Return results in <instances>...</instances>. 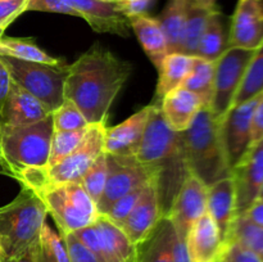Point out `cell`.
I'll use <instances>...</instances> for the list:
<instances>
[{
  "label": "cell",
  "instance_id": "obj_15",
  "mask_svg": "<svg viewBox=\"0 0 263 262\" xmlns=\"http://www.w3.org/2000/svg\"><path fill=\"white\" fill-rule=\"evenodd\" d=\"M162 217L163 215L157 188V176H154L146 184L138 204L123 220V222L120 223V226L131 243L138 246L144 239L148 238Z\"/></svg>",
  "mask_w": 263,
  "mask_h": 262
},
{
  "label": "cell",
  "instance_id": "obj_41",
  "mask_svg": "<svg viewBox=\"0 0 263 262\" xmlns=\"http://www.w3.org/2000/svg\"><path fill=\"white\" fill-rule=\"evenodd\" d=\"M118 8L126 17H133L138 14H145L154 0H115Z\"/></svg>",
  "mask_w": 263,
  "mask_h": 262
},
{
  "label": "cell",
  "instance_id": "obj_10",
  "mask_svg": "<svg viewBox=\"0 0 263 262\" xmlns=\"http://www.w3.org/2000/svg\"><path fill=\"white\" fill-rule=\"evenodd\" d=\"M108 174L104 192L98 202L99 213L104 215L110 205L140 185L146 184L152 177H158V172L154 167L145 166L136 162L133 157L107 156Z\"/></svg>",
  "mask_w": 263,
  "mask_h": 262
},
{
  "label": "cell",
  "instance_id": "obj_48",
  "mask_svg": "<svg viewBox=\"0 0 263 262\" xmlns=\"http://www.w3.org/2000/svg\"><path fill=\"white\" fill-rule=\"evenodd\" d=\"M192 4L202 5V7H216L217 0H189Z\"/></svg>",
  "mask_w": 263,
  "mask_h": 262
},
{
  "label": "cell",
  "instance_id": "obj_39",
  "mask_svg": "<svg viewBox=\"0 0 263 262\" xmlns=\"http://www.w3.org/2000/svg\"><path fill=\"white\" fill-rule=\"evenodd\" d=\"M27 12L59 13V14L79 17L76 10L68 4L67 0H30L27 5Z\"/></svg>",
  "mask_w": 263,
  "mask_h": 262
},
{
  "label": "cell",
  "instance_id": "obj_36",
  "mask_svg": "<svg viewBox=\"0 0 263 262\" xmlns=\"http://www.w3.org/2000/svg\"><path fill=\"white\" fill-rule=\"evenodd\" d=\"M148 182H146V184H148ZM146 184H143L140 185V186L135 188L134 190L128 192L127 194L121 197L118 200H116L104 215L107 216L109 220H112L113 222L117 223V225L122 223L123 220L130 215L131 211H133L134 208H135V205L138 204L139 199H140L144 190H145Z\"/></svg>",
  "mask_w": 263,
  "mask_h": 262
},
{
  "label": "cell",
  "instance_id": "obj_51",
  "mask_svg": "<svg viewBox=\"0 0 263 262\" xmlns=\"http://www.w3.org/2000/svg\"><path fill=\"white\" fill-rule=\"evenodd\" d=\"M218 262H228V261H226V259H225V256H223V257H222V259H221V261H218Z\"/></svg>",
  "mask_w": 263,
  "mask_h": 262
},
{
  "label": "cell",
  "instance_id": "obj_37",
  "mask_svg": "<svg viewBox=\"0 0 263 262\" xmlns=\"http://www.w3.org/2000/svg\"><path fill=\"white\" fill-rule=\"evenodd\" d=\"M40 241L50 252L57 262H71L63 238L61 236V234L55 233L46 222L41 229Z\"/></svg>",
  "mask_w": 263,
  "mask_h": 262
},
{
  "label": "cell",
  "instance_id": "obj_40",
  "mask_svg": "<svg viewBox=\"0 0 263 262\" xmlns=\"http://www.w3.org/2000/svg\"><path fill=\"white\" fill-rule=\"evenodd\" d=\"M228 262H263V259L251 249L240 246L239 243H230L225 253Z\"/></svg>",
  "mask_w": 263,
  "mask_h": 262
},
{
  "label": "cell",
  "instance_id": "obj_38",
  "mask_svg": "<svg viewBox=\"0 0 263 262\" xmlns=\"http://www.w3.org/2000/svg\"><path fill=\"white\" fill-rule=\"evenodd\" d=\"M30 0H0V30L5 31L22 13L27 12Z\"/></svg>",
  "mask_w": 263,
  "mask_h": 262
},
{
  "label": "cell",
  "instance_id": "obj_3",
  "mask_svg": "<svg viewBox=\"0 0 263 262\" xmlns=\"http://www.w3.org/2000/svg\"><path fill=\"white\" fill-rule=\"evenodd\" d=\"M181 140L187 170L207 186L230 176L220 126L207 105L199 110L190 127L181 133Z\"/></svg>",
  "mask_w": 263,
  "mask_h": 262
},
{
  "label": "cell",
  "instance_id": "obj_16",
  "mask_svg": "<svg viewBox=\"0 0 263 262\" xmlns=\"http://www.w3.org/2000/svg\"><path fill=\"white\" fill-rule=\"evenodd\" d=\"M90 27L99 33L128 36L130 22L115 0H67Z\"/></svg>",
  "mask_w": 263,
  "mask_h": 262
},
{
  "label": "cell",
  "instance_id": "obj_42",
  "mask_svg": "<svg viewBox=\"0 0 263 262\" xmlns=\"http://www.w3.org/2000/svg\"><path fill=\"white\" fill-rule=\"evenodd\" d=\"M171 252H172V261L174 262H192L187 251L186 239L177 235L176 230H174L171 239Z\"/></svg>",
  "mask_w": 263,
  "mask_h": 262
},
{
  "label": "cell",
  "instance_id": "obj_32",
  "mask_svg": "<svg viewBox=\"0 0 263 262\" xmlns=\"http://www.w3.org/2000/svg\"><path fill=\"white\" fill-rule=\"evenodd\" d=\"M230 243H239L263 259V228L254 225L243 216H238L231 225L226 246Z\"/></svg>",
  "mask_w": 263,
  "mask_h": 262
},
{
  "label": "cell",
  "instance_id": "obj_7",
  "mask_svg": "<svg viewBox=\"0 0 263 262\" xmlns=\"http://www.w3.org/2000/svg\"><path fill=\"white\" fill-rule=\"evenodd\" d=\"M107 128L105 123H90L81 143L66 158L51 167L26 170L15 180L21 186L26 188H32L43 181L51 184L80 182L94 162L104 153Z\"/></svg>",
  "mask_w": 263,
  "mask_h": 262
},
{
  "label": "cell",
  "instance_id": "obj_12",
  "mask_svg": "<svg viewBox=\"0 0 263 262\" xmlns=\"http://www.w3.org/2000/svg\"><path fill=\"white\" fill-rule=\"evenodd\" d=\"M207 212V185L195 175L187 174L175 195L166 217L171 220L177 235L186 239L192 226Z\"/></svg>",
  "mask_w": 263,
  "mask_h": 262
},
{
  "label": "cell",
  "instance_id": "obj_34",
  "mask_svg": "<svg viewBox=\"0 0 263 262\" xmlns=\"http://www.w3.org/2000/svg\"><path fill=\"white\" fill-rule=\"evenodd\" d=\"M108 174H109V169H108L107 154L103 153L90 167L89 171L84 175V177L80 180V184L82 185L85 192L90 195V198L97 204L102 197L103 192H104Z\"/></svg>",
  "mask_w": 263,
  "mask_h": 262
},
{
  "label": "cell",
  "instance_id": "obj_1",
  "mask_svg": "<svg viewBox=\"0 0 263 262\" xmlns=\"http://www.w3.org/2000/svg\"><path fill=\"white\" fill-rule=\"evenodd\" d=\"M131 72L130 62L97 43L68 66L64 98L80 108L89 123H107L110 105Z\"/></svg>",
  "mask_w": 263,
  "mask_h": 262
},
{
  "label": "cell",
  "instance_id": "obj_20",
  "mask_svg": "<svg viewBox=\"0 0 263 262\" xmlns=\"http://www.w3.org/2000/svg\"><path fill=\"white\" fill-rule=\"evenodd\" d=\"M94 225L98 233L95 257L99 262H135L136 246L131 243L120 225L102 213Z\"/></svg>",
  "mask_w": 263,
  "mask_h": 262
},
{
  "label": "cell",
  "instance_id": "obj_50",
  "mask_svg": "<svg viewBox=\"0 0 263 262\" xmlns=\"http://www.w3.org/2000/svg\"><path fill=\"white\" fill-rule=\"evenodd\" d=\"M3 167V159H2V145H0V170Z\"/></svg>",
  "mask_w": 263,
  "mask_h": 262
},
{
  "label": "cell",
  "instance_id": "obj_5",
  "mask_svg": "<svg viewBox=\"0 0 263 262\" xmlns=\"http://www.w3.org/2000/svg\"><path fill=\"white\" fill-rule=\"evenodd\" d=\"M53 133L51 115L31 125L0 131L3 174L15 179L26 170L48 166Z\"/></svg>",
  "mask_w": 263,
  "mask_h": 262
},
{
  "label": "cell",
  "instance_id": "obj_17",
  "mask_svg": "<svg viewBox=\"0 0 263 262\" xmlns=\"http://www.w3.org/2000/svg\"><path fill=\"white\" fill-rule=\"evenodd\" d=\"M51 115L50 110L33 95L12 81L3 107L0 131L39 122Z\"/></svg>",
  "mask_w": 263,
  "mask_h": 262
},
{
  "label": "cell",
  "instance_id": "obj_30",
  "mask_svg": "<svg viewBox=\"0 0 263 262\" xmlns=\"http://www.w3.org/2000/svg\"><path fill=\"white\" fill-rule=\"evenodd\" d=\"M213 79H215V62L207 61L200 57H194L193 67L181 87L195 92L202 98L204 104L210 107L213 94Z\"/></svg>",
  "mask_w": 263,
  "mask_h": 262
},
{
  "label": "cell",
  "instance_id": "obj_26",
  "mask_svg": "<svg viewBox=\"0 0 263 262\" xmlns=\"http://www.w3.org/2000/svg\"><path fill=\"white\" fill-rule=\"evenodd\" d=\"M229 31L226 17L216 8L208 17L204 32L200 38L197 55L216 62L229 48Z\"/></svg>",
  "mask_w": 263,
  "mask_h": 262
},
{
  "label": "cell",
  "instance_id": "obj_8",
  "mask_svg": "<svg viewBox=\"0 0 263 262\" xmlns=\"http://www.w3.org/2000/svg\"><path fill=\"white\" fill-rule=\"evenodd\" d=\"M0 61L14 84L40 100L50 112L64 102V84L68 73L66 64H45L0 55Z\"/></svg>",
  "mask_w": 263,
  "mask_h": 262
},
{
  "label": "cell",
  "instance_id": "obj_4",
  "mask_svg": "<svg viewBox=\"0 0 263 262\" xmlns=\"http://www.w3.org/2000/svg\"><path fill=\"white\" fill-rule=\"evenodd\" d=\"M46 216L43 200L26 186L12 202L0 207V246L5 262L37 246Z\"/></svg>",
  "mask_w": 263,
  "mask_h": 262
},
{
  "label": "cell",
  "instance_id": "obj_31",
  "mask_svg": "<svg viewBox=\"0 0 263 262\" xmlns=\"http://www.w3.org/2000/svg\"><path fill=\"white\" fill-rule=\"evenodd\" d=\"M261 94H263V41L254 50L233 105L243 104Z\"/></svg>",
  "mask_w": 263,
  "mask_h": 262
},
{
  "label": "cell",
  "instance_id": "obj_44",
  "mask_svg": "<svg viewBox=\"0 0 263 262\" xmlns=\"http://www.w3.org/2000/svg\"><path fill=\"white\" fill-rule=\"evenodd\" d=\"M10 84H12V79H10L9 72L5 68L4 63L0 61V120H2L3 107L5 104V100H7L8 92H9L10 89Z\"/></svg>",
  "mask_w": 263,
  "mask_h": 262
},
{
  "label": "cell",
  "instance_id": "obj_28",
  "mask_svg": "<svg viewBox=\"0 0 263 262\" xmlns=\"http://www.w3.org/2000/svg\"><path fill=\"white\" fill-rule=\"evenodd\" d=\"M0 55L12 57L27 62H37L45 64H64L61 58L50 55L44 51L40 46L31 39L2 38L0 39Z\"/></svg>",
  "mask_w": 263,
  "mask_h": 262
},
{
  "label": "cell",
  "instance_id": "obj_23",
  "mask_svg": "<svg viewBox=\"0 0 263 262\" xmlns=\"http://www.w3.org/2000/svg\"><path fill=\"white\" fill-rule=\"evenodd\" d=\"M128 22L148 58L159 68L164 57L168 54V45L161 21L145 13L128 17Z\"/></svg>",
  "mask_w": 263,
  "mask_h": 262
},
{
  "label": "cell",
  "instance_id": "obj_46",
  "mask_svg": "<svg viewBox=\"0 0 263 262\" xmlns=\"http://www.w3.org/2000/svg\"><path fill=\"white\" fill-rule=\"evenodd\" d=\"M35 258L36 262H57L50 252L41 244V241H39L37 247H36Z\"/></svg>",
  "mask_w": 263,
  "mask_h": 262
},
{
  "label": "cell",
  "instance_id": "obj_14",
  "mask_svg": "<svg viewBox=\"0 0 263 262\" xmlns=\"http://www.w3.org/2000/svg\"><path fill=\"white\" fill-rule=\"evenodd\" d=\"M263 41V0H238L229 31V48L256 50Z\"/></svg>",
  "mask_w": 263,
  "mask_h": 262
},
{
  "label": "cell",
  "instance_id": "obj_27",
  "mask_svg": "<svg viewBox=\"0 0 263 262\" xmlns=\"http://www.w3.org/2000/svg\"><path fill=\"white\" fill-rule=\"evenodd\" d=\"M189 4V0H168L159 18L167 39L168 54L180 53Z\"/></svg>",
  "mask_w": 263,
  "mask_h": 262
},
{
  "label": "cell",
  "instance_id": "obj_24",
  "mask_svg": "<svg viewBox=\"0 0 263 262\" xmlns=\"http://www.w3.org/2000/svg\"><path fill=\"white\" fill-rule=\"evenodd\" d=\"M174 230L171 220L163 216L148 238L136 246L135 262H174L171 252Z\"/></svg>",
  "mask_w": 263,
  "mask_h": 262
},
{
  "label": "cell",
  "instance_id": "obj_35",
  "mask_svg": "<svg viewBox=\"0 0 263 262\" xmlns=\"http://www.w3.org/2000/svg\"><path fill=\"white\" fill-rule=\"evenodd\" d=\"M54 131H76L90 125L80 108L72 100L64 99V102L51 112Z\"/></svg>",
  "mask_w": 263,
  "mask_h": 262
},
{
  "label": "cell",
  "instance_id": "obj_53",
  "mask_svg": "<svg viewBox=\"0 0 263 262\" xmlns=\"http://www.w3.org/2000/svg\"><path fill=\"white\" fill-rule=\"evenodd\" d=\"M261 141H262V143H263V139H262V140H261Z\"/></svg>",
  "mask_w": 263,
  "mask_h": 262
},
{
  "label": "cell",
  "instance_id": "obj_22",
  "mask_svg": "<svg viewBox=\"0 0 263 262\" xmlns=\"http://www.w3.org/2000/svg\"><path fill=\"white\" fill-rule=\"evenodd\" d=\"M207 212L217 225L226 244L231 225L236 218L235 185L231 175L207 186Z\"/></svg>",
  "mask_w": 263,
  "mask_h": 262
},
{
  "label": "cell",
  "instance_id": "obj_29",
  "mask_svg": "<svg viewBox=\"0 0 263 262\" xmlns=\"http://www.w3.org/2000/svg\"><path fill=\"white\" fill-rule=\"evenodd\" d=\"M217 7H202L197 4H189L187 9L186 22H185L184 33H182L181 49L180 53L186 54V55L195 57L199 46L200 38L204 32L205 25H207L208 17L213 9Z\"/></svg>",
  "mask_w": 263,
  "mask_h": 262
},
{
  "label": "cell",
  "instance_id": "obj_18",
  "mask_svg": "<svg viewBox=\"0 0 263 262\" xmlns=\"http://www.w3.org/2000/svg\"><path fill=\"white\" fill-rule=\"evenodd\" d=\"M151 112L152 104H149L120 125L107 128L104 153L115 157H133L140 145Z\"/></svg>",
  "mask_w": 263,
  "mask_h": 262
},
{
  "label": "cell",
  "instance_id": "obj_33",
  "mask_svg": "<svg viewBox=\"0 0 263 262\" xmlns=\"http://www.w3.org/2000/svg\"><path fill=\"white\" fill-rule=\"evenodd\" d=\"M87 127H89V125L76 131H54L53 138H51L48 166L46 167L54 166L63 158H66L69 153H72L82 141Z\"/></svg>",
  "mask_w": 263,
  "mask_h": 262
},
{
  "label": "cell",
  "instance_id": "obj_25",
  "mask_svg": "<svg viewBox=\"0 0 263 262\" xmlns=\"http://www.w3.org/2000/svg\"><path fill=\"white\" fill-rule=\"evenodd\" d=\"M194 57L182 53H170L164 57L158 68L159 77L157 84L154 104H159L161 100L172 90L181 87L193 67Z\"/></svg>",
  "mask_w": 263,
  "mask_h": 262
},
{
  "label": "cell",
  "instance_id": "obj_45",
  "mask_svg": "<svg viewBox=\"0 0 263 262\" xmlns=\"http://www.w3.org/2000/svg\"><path fill=\"white\" fill-rule=\"evenodd\" d=\"M241 216L254 225L263 228V200H256Z\"/></svg>",
  "mask_w": 263,
  "mask_h": 262
},
{
  "label": "cell",
  "instance_id": "obj_43",
  "mask_svg": "<svg viewBox=\"0 0 263 262\" xmlns=\"http://www.w3.org/2000/svg\"><path fill=\"white\" fill-rule=\"evenodd\" d=\"M263 139V94L256 105L252 120V146L258 144Z\"/></svg>",
  "mask_w": 263,
  "mask_h": 262
},
{
  "label": "cell",
  "instance_id": "obj_19",
  "mask_svg": "<svg viewBox=\"0 0 263 262\" xmlns=\"http://www.w3.org/2000/svg\"><path fill=\"white\" fill-rule=\"evenodd\" d=\"M186 246L192 262H218L228 251L217 225L205 212L189 230Z\"/></svg>",
  "mask_w": 263,
  "mask_h": 262
},
{
  "label": "cell",
  "instance_id": "obj_13",
  "mask_svg": "<svg viewBox=\"0 0 263 262\" xmlns=\"http://www.w3.org/2000/svg\"><path fill=\"white\" fill-rule=\"evenodd\" d=\"M235 185V213L241 216L257 199L263 186V143L252 146L231 170Z\"/></svg>",
  "mask_w": 263,
  "mask_h": 262
},
{
  "label": "cell",
  "instance_id": "obj_47",
  "mask_svg": "<svg viewBox=\"0 0 263 262\" xmlns=\"http://www.w3.org/2000/svg\"><path fill=\"white\" fill-rule=\"evenodd\" d=\"M36 247H37V246H35L33 248H30L28 251L23 252L22 254L17 256L15 258L9 259L8 262H36V258H35Z\"/></svg>",
  "mask_w": 263,
  "mask_h": 262
},
{
  "label": "cell",
  "instance_id": "obj_6",
  "mask_svg": "<svg viewBox=\"0 0 263 262\" xmlns=\"http://www.w3.org/2000/svg\"><path fill=\"white\" fill-rule=\"evenodd\" d=\"M30 189L43 200L46 211L58 226L61 235L74 233L91 225L100 215L97 203L80 182L51 184L43 181Z\"/></svg>",
  "mask_w": 263,
  "mask_h": 262
},
{
  "label": "cell",
  "instance_id": "obj_11",
  "mask_svg": "<svg viewBox=\"0 0 263 262\" xmlns=\"http://www.w3.org/2000/svg\"><path fill=\"white\" fill-rule=\"evenodd\" d=\"M261 95L243 104L233 105L218 122L221 141L230 170H233L252 148V120Z\"/></svg>",
  "mask_w": 263,
  "mask_h": 262
},
{
  "label": "cell",
  "instance_id": "obj_21",
  "mask_svg": "<svg viewBox=\"0 0 263 262\" xmlns=\"http://www.w3.org/2000/svg\"><path fill=\"white\" fill-rule=\"evenodd\" d=\"M204 105L199 95L184 87L172 90L159 103L163 117L166 118L170 127L176 133H184L187 130Z\"/></svg>",
  "mask_w": 263,
  "mask_h": 262
},
{
  "label": "cell",
  "instance_id": "obj_52",
  "mask_svg": "<svg viewBox=\"0 0 263 262\" xmlns=\"http://www.w3.org/2000/svg\"><path fill=\"white\" fill-rule=\"evenodd\" d=\"M3 33H4V31H2V30H0V39L3 38Z\"/></svg>",
  "mask_w": 263,
  "mask_h": 262
},
{
  "label": "cell",
  "instance_id": "obj_2",
  "mask_svg": "<svg viewBox=\"0 0 263 262\" xmlns=\"http://www.w3.org/2000/svg\"><path fill=\"white\" fill-rule=\"evenodd\" d=\"M133 158L139 163L154 167L158 172L157 188L162 215L166 216L189 170L185 161L181 133L170 127L159 104H152L143 139Z\"/></svg>",
  "mask_w": 263,
  "mask_h": 262
},
{
  "label": "cell",
  "instance_id": "obj_49",
  "mask_svg": "<svg viewBox=\"0 0 263 262\" xmlns=\"http://www.w3.org/2000/svg\"><path fill=\"white\" fill-rule=\"evenodd\" d=\"M257 200H263V186H262L261 192H259V195H258V199H257Z\"/></svg>",
  "mask_w": 263,
  "mask_h": 262
},
{
  "label": "cell",
  "instance_id": "obj_9",
  "mask_svg": "<svg viewBox=\"0 0 263 262\" xmlns=\"http://www.w3.org/2000/svg\"><path fill=\"white\" fill-rule=\"evenodd\" d=\"M253 54L254 50L252 49L228 48L215 62L213 94L208 108L217 122L233 107L235 95Z\"/></svg>",
  "mask_w": 263,
  "mask_h": 262
}]
</instances>
